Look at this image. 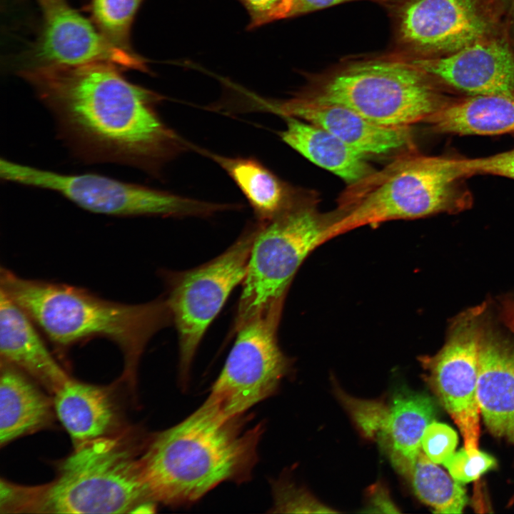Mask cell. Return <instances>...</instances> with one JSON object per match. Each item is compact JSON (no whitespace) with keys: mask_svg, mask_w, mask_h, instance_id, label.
Segmentation results:
<instances>
[{"mask_svg":"<svg viewBox=\"0 0 514 514\" xmlns=\"http://www.w3.org/2000/svg\"><path fill=\"white\" fill-rule=\"evenodd\" d=\"M261 108L281 116H292L320 126L366 156L385 154L412 146L410 127L375 124L339 104L298 96L279 101L260 99Z\"/></svg>","mask_w":514,"mask_h":514,"instance_id":"15","label":"cell"},{"mask_svg":"<svg viewBox=\"0 0 514 514\" xmlns=\"http://www.w3.org/2000/svg\"><path fill=\"white\" fill-rule=\"evenodd\" d=\"M245 425L243 415L226 418L204 402L181 422L148 435L139 462L151 499L189 504L221 483L250 479L263 427Z\"/></svg>","mask_w":514,"mask_h":514,"instance_id":"2","label":"cell"},{"mask_svg":"<svg viewBox=\"0 0 514 514\" xmlns=\"http://www.w3.org/2000/svg\"><path fill=\"white\" fill-rule=\"evenodd\" d=\"M443 465L455 481L466 483L478 479L495 467L496 461L493 456L480 450L470 456L463 448L454 452Z\"/></svg>","mask_w":514,"mask_h":514,"instance_id":"26","label":"cell"},{"mask_svg":"<svg viewBox=\"0 0 514 514\" xmlns=\"http://www.w3.org/2000/svg\"><path fill=\"white\" fill-rule=\"evenodd\" d=\"M41 24L36 40L26 51L30 67L74 66L111 63L121 69L148 73L144 58L110 42L93 21L66 0H38Z\"/></svg>","mask_w":514,"mask_h":514,"instance_id":"13","label":"cell"},{"mask_svg":"<svg viewBox=\"0 0 514 514\" xmlns=\"http://www.w3.org/2000/svg\"><path fill=\"white\" fill-rule=\"evenodd\" d=\"M484 310L479 306L458 316L442 348L433 356L421 359L430 383L458 425L470 456L480 451L477 385Z\"/></svg>","mask_w":514,"mask_h":514,"instance_id":"12","label":"cell"},{"mask_svg":"<svg viewBox=\"0 0 514 514\" xmlns=\"http://www.w3.org/2000/svg\"><path fill=\"white\" fill-rule=\"evenodd\" d=\"M1 290L19 305L56 346L105 338L121 350L120 380L135 390L141 357L150 339L172 321L166 299L127 304L81 288L29 279L1 268Z\"/></svg>","mask_w":514,"mask_h":514,"instance_id":"3","label":"cell"},{"mask_svg":"<svg viewBox=\"0 0 514 514\" xmlns=\"http://www.w3.org/2000/svg\"><path fill=\"white\" fill-rule=\"evenodd\" d=\"M273 493L275 512H332L315 503L308 494L284 482L273 483Z\"/></svg>","mask_w":514,"mask_h":514,"instance_id":"29","label":"cell"},{"mask_svg":"<svg viewBox=\"0 0 514 514\" xmlns=\"http://www.w3.org/2000/svg\"><path fill=\"white\" fill-rule=\"evenodd\" d=\"M435 413V404L429 396L407 390L395 394L388 408L378 438L394 468L407 478L421 451L423 433Z\"/></svg>","mask_w":514,"mask_h":514,"instance_id":"20","label":"cell"},{"mask_svg":"<svg viewBox=\"0 0 514 514\" xmlns=\"http://www.w3.org/2000/svg\"><path fill=\"white\" fill-rule=\"evenodd\" d=\"M146 437L124 428L74 447L41 485L7 482V513H126L148 511L154 503L142 477L139 456Z\"/></svg>","mask_w":514,"mask_h":514,"instance_id":"4","label":"cell"},{"mask_svg":"<svg viewBox=\"0 0 514 514\" xmlns=\"http://www.w3.org/2000/svg\"><path fill=\"white\" fill-rule=\"evenodd\" d=\"M457 158L409 154L351 184L339 200L340 214L328 240L363 226L468 209L471 194Z\"/></svg>","mask_w":514,"mask_h":514,"instance_id":"5","label":"cell"},{"mask_svg":"<svg viewBox=\"0 0 514 514\" xmlns=\"http://www.w3.org/2000/svg\"><path fill=\"white\" fill-rule=\"evenodd\" d=\"M411 63L443 89L466 96L503 94L514 90V46L507 32L445 56L417 58Z\"/></svg>","mask_w":514,"mask_h":514,"instance_id":"14","label":"cell"},{"mask_svg":"<svg viewBox=\"0 0 514 514\" xmlns=\"http://www.w3.org/2000/svg\"><path fill=\"white\" fill-rule=\"evenodd\" d=\"M0 445L50 427L54 423L53 399L30 376L1 361Z\"/></svg>","mask_w":514,"mask_h":514,"instance_id":"19","label":"cell"},{"mask_svg":"<svg viewBox=\"0 0 514 514\" xmlns=\"http://www.w3.org/2000/svg\"><path fill=\"white\" fill-rule=\"evenodd\" d=\"M507 32L499 0H407L399 15V34L418 56L453 53Z\"/></svg>","mask_w":514,"mask_h":514,"instance_id":"11","label":"cell"},{"mask_svg":"<svg viewBox=\"0 0 514 514\" xmlns=\"http://www.w3.org/2000/svg\"><path fill=\"white\" fill-rule=\"evenodd\" d=\"M248 10L251 16L248 28L260 26L262 19L279 2L280 0H239Z\"/></svg>","mask_w":514,"mask_h":514,"instance_id":"31","label":"cell"},{"mask_svg":"<svg viewBox=\"0 0 514 514\" xmlns=\"http://www.w3.org/2000/svg\"><path fill=\"white\" fill-rule=\"evenodd\" d=\"M458 164L465 177L486 174L514 180V147L501 153L483 157L458 158Z\"/></svg>","mask_w":514,"mask_h":514,"instance_id":"28","label":"cell"},{"mask_svg":"<svg viewBox=\"0 0 514 514\" xmlns=\"http://www.w3.org/2000/svg\"><path fill=\"white\" fill-rule=\"evenodd\" d=\"M427 123L441 133L492 136L514 132V90L450 98Z\"/></svg>","mask_w":514,"mask_h":514,"instance_id":"21","label":"cell"},{"mask_svg":"<svg viewBox=\"0 0 514 514\" xmlns=\"http://www.w3.org/2000/svg\"><path fill=\"white\" fill-rule=\"evenodd\" d=\"M349 1L354 0H280L262 19L261 26L277 19L293 17Z\"/></svg>","mask_w":514,"mask_h":514,"instance_id":"30","label":"cell"},{"mask_svg":"<svg viewBox=\"0 0 514 514\" xmlns=\"http://www.w3.org/2000/svg\"><path fill=\"white\" fill-rule=\"evenodd\" d=\"M283 300L244 321L205 402L231 418L268 398L288 369L276 338Z\"/></svg>","mask_w":514,"mask_h":514,"instance_id":"9","label":"cell"},{"mask_svg":"<svg viewBox=\"0 0 514 514\" xmlns=\"http://www.w3.org/2000/svg\"><path fill=\"white\" fill-rule=\"evenodd\" d=\"M257 226L246 231L220 256L168 278L166 298L178 339L179 368L187 378L197 348L234 288L243 281Z\"/></svg>","mask_w":514,"mask_h":514,"instance_id":"10","label":"cell"},{"mask_svg":"<svg viewBox=\"0 0 514 514\" xmlns=\"http://www.w3.org/2000/svg\"><path fill=\"white\" fill-rule=\"evenodd\" d=\"M143 0H90L91 21L113 44L129 52L131 26Z\"/></svg>","mask_w":514,"mask_h":514,"instance_id":"25","label":"cell"},{"mask_svg":"<svg viewBox=\"0 0 514 514\" xmlns=\"http://www.w3.org/2000/svg\"><path fill=\"white\" fill-rule=\"evenodd\" d=\"M477 397L489 431L514 446V346L485 329L479 348Z\"/></svg>","mask_w":514,"mask_h":514,"instance_id":"16","label":"cell"},{"mask_svg":"<svg viewBox=\"0 0 514 514\" xmlns=\"http://www.w3.org/2000/svg\"><path fill=\"white\" fill-rule=\"evenodd\" d=\"M334 218L313 207L290 203L271 220L259 223L243 281L236 328L285 292L306 256L328 238Z\"/></svg>","mask_w":514,"mask_h":514,"instance_id":"7","label":"cell"},{"mask_svg":"<svg viewBox=\"0 0 514 514\" xmlns=\"http://www.w3.org/2000/svg\"><path fill=\"white\" fill-rule=\"evenodd\" d=\"M458 435L449 425L433 421L425 428L421 446L428 458L436 464H443L454 452Z\"/></svg>","mask_w":514,"mask_h":514,"instance_id":"27","label":"cell"},{"mask_svg":"<svg viewBox=\"0 0 514 514\" xmlns=\"http://www.w3.org/2000/svg\"><path fill=\"white\" fill-rule=\"evenodd\" d=\"M281 138L316 165L333 173L349 185L373 171L365 156L343 141L311 123L285 116Z\"/></svg>","mask_w":514,"mask_h":514,"instance_id":"22","label":"cell"},{"mask_svg":"<svg viewBox=\"0 0 514 514\" xmlns=\"http://www.w3.org/2000/svg\"><path fill=\"white\" fill-rule=\"evenodd\" d=\"M1 179L56 191L89 211L117 216L201 215L219 206L107 176L66 175L0 161Z\"/></svg>","mask_w":514,"mask_h":514,"instance_id":"8","label":"cell"},{"mask_svg":"<svg viewBox=\"0 0 514 514\" xmlns=\"http://www.w3.org/2000/svg\"><path fill=\"white\" fill-rule=\"evenodd\" d=\"M418 498L435 513H461L468 503L464 488L420 451L408 478Z\"/></svg>","mask_w":514,"mask_h":514,"instance_id":"24","label":"cell"},{"mask_svg":"<svg viewBox=\"0 0 514 514\" xmlns=\"http://www.w3.org/2000/svg\"><path fill=\"white\" fill-rule=\"evenodd\" d=\"M119 68L97 62L23 68L19 74L81 157L153 171L176 150L178 138L156 111L162 96L130 82Z\"/></svg>","mask_w":514,"mask_h":514,"instance_id":"1","label":"cell"},{"mask_svg":"<svg viewBox=\"0 0 514 514\" xmlns=\"http://www.w3.org/2000/svg\"><path fill=\"white\" fill-rule=\"evenodd\" d=\"M413 63L355 64L331 77L313 98L344 105L388 127L427 122L450 99Z\"/></svg>","mask_w":514,"mask_h":514,"instance_id":"6","label":"cell"},{"mask_svg":"<svg viewBox=\"0 0 514 514\" xmlns=\"http://www.w3.org/2000/svg\"><path fill=\"white\" fill-rule=\"evenodd\" d=\"M0 355L1 361L33 378L51 394L71 378L50 353L30 317L2 290Z\"/></svg>","mask_w":514,"mask_h":514,"instance_id":"17","label":"cell"},{"mask_svg":"<svg viewBox=\"0 0 514 514\" xmlns=\"http://www.w3.org/2000/svg\"><path fill=\"white\" fill-rule=\"evenodd\" d=\"M56 417L75 446L120 430V411L112 389L71 377L53 394Z\"/></svg>","mask_w":514,"mask_h":514,"instance_id":"18","label":"cell"},{"mask_svg":"<svg viewBox=\"0 0 514 514\" xmlns=\"http://www.w3.org/2000/svg\"><path fill=\"white\" fill-rule=\"evenodd\" d=\"M503 318L507 326L514 333V301H508L503 307Z\"/></svg>","mask_w":514,"mask_h":514,"instance_id":"33","label":"cell"},{"mask_svg":"<svg viewBox=\"0 0 514 514\" xmlns=\"http://www.w3.org/2000/svg\"><path fill=\"white\" fill-rule=\"evenodd\" d=\"M503 9L508 35L514 46V0H499Z\"/></svg>","mask_w":514,"mask_h":514,"instance_id":"32","label":"cell"},{"mask_svg":"<svg viewBox=\"0 0 514 514\" xmlns=\"http://www.w3.org/2000/svg\"><path fill=\"white\" fill-rule=\"evenodd\" d=\"M214 158L241 189L261 223L271 220L289 203L284 185L258 161L217 156Z\"/></svg>","mask_w":514,"mask_h":514,"instance_id":"23","label":"cell"}]
</instances>
